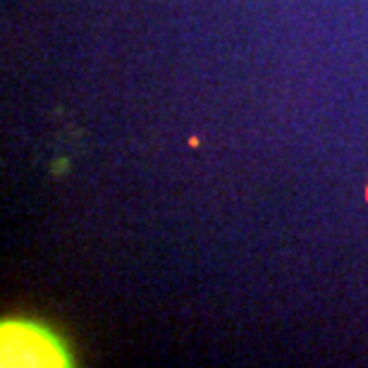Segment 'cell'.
Returning <instances> with one entry per match:
<instances>
[{"instance_id": "cell-1", "label": "cell", "mask_w": 368, "mask_h": 368, "mask_svg": "<svg viewBox=\"0 0 368 368\" xmlns=\"http://www.w3.org/2000/svg\"><path fill=\"white\" fill-rule=\"evenodd\" d=\"M198 144H201V139H198V137H192V139H189V146H192V148H196Z\"/></svg>"}, {"instance_id": "cell-2", "label": "cell", "mask_w": 368, "mask_h": 368, "mask_svg": "<svg viewBox=\"0 0 368 368\" xmlns=\"http://www.w3.org/2000/svg\"><path fill=\"white\" fill-rule=\"evenodd\" d=\"M364 198H366V203H368V184H366V194H364Z\"/></svg>"}]
</instances>
